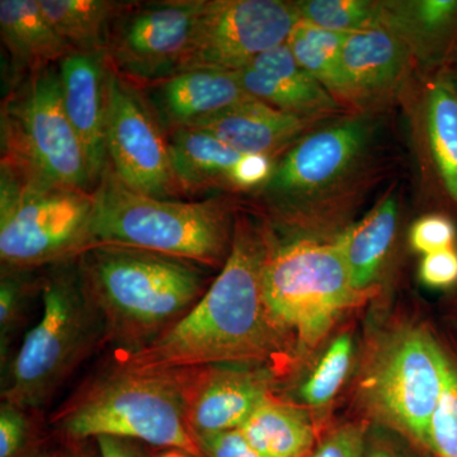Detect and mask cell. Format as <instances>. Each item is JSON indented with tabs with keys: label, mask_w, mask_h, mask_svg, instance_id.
<instances>
[{
	"label": "cell",
	"mask_w": 457,
	"mask_h": 457,
	"mask_svg": "<svg viewBox=\"0 0 457 457\" xmlns=\"http://www.w3.org/2000/svg\"><path fill=\"white\" fill-rule=\"evenodd\" d=\"M64 457H99L98 449L97 453H89V451H87L86 449H80V450H75L73 453H66Z\"/></svg>",
	"instance_id": "f35d334b"
},
{
	"label": "cell",
	"mask_w": 457,
	"mask_h": 457,
	"mask_svg": "<svg viewBox=\"0 0 457 457\" xmlns=\"http://www.w3.org/2000/svg\"><path fill=\"white\" fill-rule=\"evenodd\" d=\"M95 196L87 189L25 179L0 165V263L38 270L69 263L95 246Z\"/></svg>",
	"instance_id": "ba28073f"
},
{
	"label": "cell",
	"mask_w": 457,
	"mask_h": 457,
	"mask_svg": "<svg viewBox=\"0 0 457 457\" xmlns=\"http://www.w3.org/2000/svg\"><path fill=\"white\" fill-rule=\"evenodd\" d=\"M399 102L407 114L420 197L436 212L457 219V87L450 71H418Z\"/></svg>",
	"instance_id": "4fadbf2b"
},
{
	"label": "cell",
	"mask_w": 457,
	"mask_h": 457,
	"mask_svg": "<svg viewBox=\"0 0 457 457\" xmlns=\"http://www.w3.org/2000/svg\"><path fill=\"white\" fill-rule=\"evenodd\" d=\"M399 204L390 189L362 220L351 224L335 237L353 287L361 294L371 290L387 255L392 251L398 228Z\"/></svg>",
	"instance_id": "603a6c76"
},
{
	"label": "cell",
	"mask_w": 457,
	"mask_h": 457,
	"mask_svg": "<svg viewBox=\"0 0 457 457\" xmlns=\"http://www.w3.org/2000/svg\"><path fill=\"white\" fill-rule=\"evenodd\" d=\"M139 87L165 134L197 128L255 99L230 71H185Z\"/></svg>",
	"instance_id": "ac0fdd59"
},
{
	"label": "cell",
	"mask_w": 457,
	"mask_h": 457,
	"mask_svg": "<svg viewBox=\"0 0 457 457\" xmlns=\"http://www.w3.org/2000/svg\"><path fill=\"white\" fill-rule=\"evenodd\" d=\"M418 65L404 41L383 22L348 33L342 50V106L374 114L400 101Z\"/></svg>",
	"instance_id": "9a60e30c"
},
{
	"label": "cell",
	"mask_w": 457,
	"mask_h": 457,
	"mask_svg": "<svg viewBox=\"0 0 457 457\" xmlns=\"http://www.w3.org/2000/svg\"><path fill=\"white\" fill-rule=\"evenodd\" d=\"M352 357L353 341L350 335H341L333 339L300 386L299 396L303 404L312 408L329 404L350 374Z\"/></svg>",
	"instance_id": "f1b7e54d"
},
{
	"label": "cell",
	"mask_w": 457,
	"mask_h": 457,
	"mask_svg": "<svg viewBox=\"0 0 457 457\" xmlns=\"http://www.w3.org/2000/svg\"><path fill=\"white\" fill-rule=\"evenodd\" d=\"M36 457H64L62 453H44V455L36 456Z\"/></svg>",
	"instance_id": "b9f144b4"
},
{
	"label": "cell",
	"mask_w": 457,
	"mask_h": 457,
	"mask_svg": "<svg viewBox=\"0 0 457 457\" xmlns=\"http://www.w3.org/2000/svg\"><path fill=\"white\" fill-rule=\"evenodd\" d=\"M380 21L404 41L420 71L457 62V0H380Z\"/></svg>",
	"instance_id": "44dd1931"
},
{
	"label": "cell",
	"mask_w": 457,
	"mask_h": 457,
	"mask_svg": "<svg viewBox=\"0 0 457 457\" xmlns=\"http://www.w3.org/2000/svg\"><path fill=\"white\" fill-rule=\"evenodd\" d=\"M267 245L264 224L237 213L230 254L187 317L149 347L113 357L145 370L264 365L287 342L264 302L262 272Z\"/></svg>",
	"instance_id": "7a4b0ae2"
},
{
	"label": "cell",
	"mask_w": 457,
	"mask_h": 457,
	"mask_svg": "<svg viewBox=\"0 0 457 457\" xmlns=\"http://www.w3.org/2000/svg\"><path fill=\"white\" fill-rule=\"evenodd\" d=\"M451 77H453V82H455L457 87V62L453 65V68L450 71Z\"/></svg>",
	"instance_id": "60d3db41"
},
{
	"label": "cell",
	"mask_w": 457,
	"mask_h": 457,
	"mask_svg": "<svg viewBox=\"0 0 457 457\" xmlns=\"http://www.w3.org/2000/svg\"><path fill=\"white\" fill-rule=\"evenodd\" d=\"M347 36L348 33L329 31L299 21L286 41L300 66L315 78L341 106L342 50Z\"/></svg>",
	"instance_id": "4316f807"
},
{
	"label": "cell",
	"mask_w": 457,
	"mask_h": 457,
	"mask_svg": "<svg viewBox=\"0 0 457 457\" xmlns=\"http://www.w3.org/2000/svg\"><path fill=\"white\" fill-rule=\"evenodd\" d=\"M447 370L449 354L431 333L422 328L399 330L376 357L366 396L385 422L426 447Z\"/></svg>",
	"instance_id": "30bf717a"
},
{
	"label": "cell",
	"mask_w": 457,
	"mask_h": 457,
	"mask_svg": "<svg viewBox=\"0 0 457 457\" xmlns=\"http://www.w3.org/2000/svg\"><path fill=\"white\" fill-rule=\"evenodd\" d=\"M42 13L71 51L104 54L108 29L122 2L38 0Z\"/></svg>",
	"instance_id": "484cf974"
},
{
	"label": "cell",
	"mask_w": 457,
	"mask_h": 457,
	"mask_svg": "<svg viewBox=\"0 0 457 457\" xmlns=\"http://www.w3.org/2000/svg\"><path fill=\"white\" fill-rule=\"evenodd\" d=\"M93 196L95 246H132L220 270L230 254L237 212L227 200L145 196L128 187L108 164Z\"/></svg>",
	"instance_id": "8992f818"
},
{
	"label": "cell",
	"mask_w": 457,
	"mask_h": 457,
	"mask_svg": "<svg viewBox=\"0 0 457 457\" xmlns=\"http://www.w3.org/2000/svg\"><path fill=\"white\" fill-rule=\"evenodd\" d=\"M196 440L203 457H264L239 429L198 436Z\"/></svg>",
	"instance_id": "e575fe53"
},
{
	"label": "cell",
	"mask_w": 457,
	"mask_h": 457,
	"mask_svg": "<svg viewBox=\"0 0 457 457\" xmlns=\"http://www.w3.org/2000/svg\"><path fill=\"white\" fill-rule=\"evenodd\" d=\"M171 165L185 194L258 192L270 179L278 159L243 154L200 129L168 132Z\"/></svg>",
	"instance_id": "e0dca14e"
},
{
	"label": "cell",
	"mask_w": 457,
	"mask_h": 457,
	"mask_svg": "<svg viewBox=\"0 0 457 457\" xmlns=\"http://www.w3.org/2000/svg\"><path fill=\"white\" fill-rule=\"evenodd\" d=\"M365 457H408V455L395 442L383 437H369Z\"/></svg>",
	"instance_id": "74e56055"
},
{
	"label": "cell",
	"mask_w": 457,
	"mask_h": 457,
	"mask_svg": "<svg viewBox=\"0 0 457 457\" xmlns=\"http://www.w3.org/2000/svg\"><path fill=\"white\" fill-rule=\"evenodd\" d=\"M75 264L116 353L144 350L167 335L213 281L203 264L132 246L96 245Z\"/></svg>",
	"instance_id": "3957f363"
},
{
	"label": "cell",
	"mask_w": 457,
	"mask_h": 457,
	"mask_svg": "<svg viewBox=\"0 0 457 457\" xmlns=\"http://www.w3.org/2000/svg\"><path fill=\"white\" fill-rule=\"evenodd\" d=\"M239 431L264 457H305L315 444L314 427L303 409L270 398Z\"/></svg>",
	"instance_id": "d4e9b609"
},
{
	"label": "cell",
	"mask_w": 457,
	"mask_h": 457,
	"mask_svg": "<svg viewBox=\"0 0 457 457\" xmlns=\"http://www.w3.org/2000/svg\"><path fill=\"white\" fill-rule=\"evenodd\" d=\"M236 74L252 97L284 112L318 123L350 113L300 66L287 42L255 57Z\"/></svg>",
	"instance_id": "d6986e66"
},
{
	"label": "cell",
	"mask_w": 457,
	"mask_h": 457,
	"mask_svg": "<svg viewBox=\"0 0 457 457\" xmlns=\"http://www.w3.org/2000/svg\"><path fill=\"white\" fill-rule=\"evenodd\" d=\"M420 278L432 288L453 287L457 284V248L444 249L423 255L420 266Z\"/></svg>",
	"instance_id": "d590c367"
},
{
	"label": "cell",
	"mask_w": 457,
	"mask_h": 457,
	"mask_svg": "<svg viewBox=\"0 0 457 457\" xmlns=\"http://www.w3.org/2000/svg\"><path fill=\"white\" fill-rule=\"evenodd\" d=\"M162 457H192L188 453H182V451L171 450L170 453H165Z\"/></svg>",
	"instance_id": "ab89813d"
},
{
	"label": "cell",
	"mask_w": 457,
	"mask_h": 457,
	"mask_svg": "<svg viewBox=\"0 0 457 457\" xmlns=\"http://www.w3.org/2000/svg\"><path fill=\"white\" fill-rule=\"evenodd\" d=\"M426 449L436 457H457V362L450 356L446 383L427 431Z\"/></svg>",
	"instance_id": "4dcf8cb0"
},
{
	"label": "cell",
	"mask_w": 457,
	"mask_h": 457,
	"mask_svg": "<svg viewBox=\"0 0 457 457\" xmlns=\"http://www.w3.org/2000/svg\"><path fill=\"white\" fill-rule=\"evenodd\" d=\"M42 278L36 270H3L0 276V371L8 368L29 320Z\"/></svg>",
	"instance_id": "83f0119b"
},
{
	"label": "cell",
	"mask_w": 457,
	"mask_h": 457,
	"mask_svg": "<svg viewBox=\"0 0 457 457\" xmlns=\"http://www.w3.org/2000/svg\"><path fill=\"white\" fill-rule=\"evenodd\" d=\"M57 68L66 116L82 143L97 186L108 162L106 57L101 53L69 51Z\"/></svg>",
	"instance_id": "ffe728a7"
},
{
	"label": "cell",
	"mask_w": 457,
	"mask_h": 457,
	"mask_svg": "<svg viewBox=\"0 0 457 457\" xmlns=\"http://www.w3.org/2000/svg\"><path fill=\"white\" fill-rule=\"evenodd\" d=\"M295 2L204 0L176 74L191 71L237 73L285 44L299 23Z\"/></svg>",
	"instance_id": "8fae6325"
},
{
	"label": "cell",
	"mask_w": 457,
	"mask_h": 457,
	"mask_svg": "<svg viewBox=\"0 0 457 457\" xmlns=\"http://www.w3.org/2000/svg\"><path fill=\"white\" fill-rule=\"evenodd\" d=\"M99 457H147L140 449L141 442L129 438L102 436L96 438Z\"/></svg>",
	"instance_id": "8d00e7d4"
},
{
	"label": "cell",
	"mask_w": 457,
	"mask_h": 457,
	"mask_svg": "<svg viewBox=\"0 0 457 457\" xmlns=\"http://www.w3.org/2000/svg\"><path fill=\"white\" fill-rule=\"evenodd\" d=\"M318 125L320 123L252 99L194 129L209 132L243 154L278 159Z\"/></svg>",
	"instance_id": "7402d4cb"
},
{
	"label": "cell",
	"mask_w": 457,
	"mask_h": 457,
	"mask_svg": "<svg viewBox=\"0 0 457 457\" xmlns=\"http://www.w3.org/2000/svg\"><path fill=\"white\" fill-rule=\"evenodd\" d=\"M42 276L41 317L2 372L0 400L45 413L96 352L106 347L104 318L84 290L75 261Z\"/></svg>",
	"instance_id": "5b68a950"
},
{
	"label": "cell",
	"mask_w": 457,
	"mask_h": 457,
	"mask_svg": "<svg viewBox=\"0 0 457 457\" xmlns=\"http://www.w3.org/2000/svg\"><path fill=\"white\" fill-rule=\"evenodd\" d=\"M106 147L108 167L128 187L156 198H171L182 192L171 165L167 134L143 90L110 66Z\"/></svg>",
	"instance_id": "5bb4252c"
},
{
	"label": "cell",
	"mask_w": 457,
	"mask_h": 457,
	"mask_svg": "<svg viewBox=\"0 0 457 457\" xmlns=\"http://www.w3.org/2000/svg\"><path fill=\"white\" fill-rule=\"evenodd\" d=\"M369 436L365 427L345 425L327 435L305 457H365Z\"/></svg>",
	"instance_id": "836d02e7"
},
{
	"label": "cell",
	"mask_w": 457,
	"mask_h": 457,
	"mask_svg": "<svg viewBox=\"0 0 457 457\" xmlns=\"http://www.w3.org/2000/svg\"><path fill=\"white\" fill-rule=\"evenodd\" d=\"M300 21L351 33L380 23V0H296Z\"/></svg>",
	"instance_id": "f546056e"
},
{
	"label": "cell",
	"mask_w": 457,
	"mask_h": 457,
	"mask_svg": "<svg viewBox=\"0 0 457 457\" xmlns=\"http://www.w3.org/2000/svg\"><path fill=\"white\" fill-rule=\"evenodd\" d=\"M0 35L21 75L55 65L71 51L42 13L38 0H2Z\"/></svg>",
	"instance_id": "cb8c5ba5"
},
{
	"label": "cell",
	"mask_w": 457,
	"mask_h": 457,
	"mask_svg": "<svg viewBox=\"0 0 457 457\" xmlns=\"http://www.w3.org/2000/svg\"><path fill=\"white\" fill-rule=\"evenodd\" d=\"M2 164L25 179L96 188L86 153L66 116L57 64L21 75L0 113Z\"/></svg>",
	"instance_id": "9c48e42d"
},
{
	"label": "cell",
	"mask_w": 457,
	"mask_h": 457,
	"mask_svg": "<svg viewBox=\"0 0 457 457\" xmlns=\"http://www.w3.org/2000/svg\"><path fill=\"white\" fill-rule=\"evenodd\" d=\"M273 383L272 371L255 363L189 369L187 420L195 437L239 429L272 398Z\"/></svg>",
	"instance_id": "2e32d148"
},
{
	"label": "cell",
	"mask_w": 457,
	"mask_h": 457,
	"mask_svg": "<svg viewBox=\"0 0 457 457\" xmlns=\"http://www.w3.org/2000/svg\"><path fill=\"white\" fill-rule=\"evenodd\" d=\"M264 227L269 245L262 286L270 318L299 350L314 347L363 294L352 285L335 243L290 237L279 242Z\"/></svg>",
	"instance_id": "52a82bcc"
},
{
	"label": "cell",
	"mask_w": 457,
	"mask_h": 457,
	"mask_svg": "<svg viewBox=\"0 0 457 457\" xmlns=\"http://www.w3.org/2000/svg\"><path fill=\"white\" fill-rule=\"evenodd\" d=\"M204 4V0L122 2L104 47L111 71L137 86L176 74Z\"/></svg>",
	"instance_id": "7c38bea8"
},
{
	"label": "cell",
	"mask_w": 457,
	"mask_h": 457,
	"mask_svg": "<svg viewBox=\"0 0 457 457\" xmlns=\"http://www.w3.org/2000/svg\"><path fill=\"white\" fill-rule=\"evenodd\" d=\"M374 114L320 123L276 161L255 192L263 221L285 237H338L383 179Z\"/></svg>",
	"instance_id": "6da1fadb"
},
{
	"label": "cell",
	"mask_w": 457,
	"mask_h": 457,
	"mask_svg": "<svg viewBox=\"0 0 457 457\" xmlns=\"http://www.w3.org/2000/svg\"><path fill=\"white\" fill-rule=\"evenodd\" d=\"M189 369L145 370L113 357L87 376L49 414L71 442L129 438L203 457L187 420Z\"/></svg>",
	"instance_id": "277c9868"
},
{
	"label": "cell",
	"mask_w": 457,
	"mask_h": 457,
	"mask_svg": "<svg viewBox=\"0 0 457 457\" xmlns=\"http://www.w3.org/2000/svg\"><path fill=\"white\" fill-rule=\"evenodd\" d=\"M456 239L455 221L440 212L427 213L418 219L409 233L411 248L423 255L453 248Z\"/></svg>",
	"instance_id": "d6a6232c"
},
{
	"label": "cell",
	"mask_w": 457,
	"mask_h": 457,
	"mask_svg": "<svg viewBox=\"0 0 457 457\" xmlns=\"http://www.w3.org/2000/svg\"><path fill=\"white\" fill-rule=\"evenodd\" d=\"M45 413L0 400V457H27Z\"/></svg>",
	"instance_id": "1f68e13d"
}]
</instances>
